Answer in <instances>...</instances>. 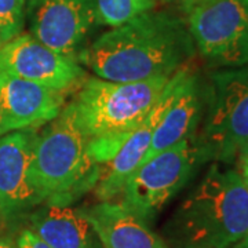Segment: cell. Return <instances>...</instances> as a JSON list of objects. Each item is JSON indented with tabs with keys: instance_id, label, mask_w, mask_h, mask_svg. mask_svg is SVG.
Here are the masks:
<instances>
[{
	"instance_id": "6da1fadb",
	"label": "cell",
	"mask_w": 248,
	"mask_h": 248,
	"mask_svg": "<svg viewBox=\"0 0 248 248\" xmlns=\"http://www.w3.org/2000/svg\"><path fill=\"white\" fill-rule=\"evenodd\" d=\"M196 54L185 16L153 9L104 32L78 61L99 79L130 83L171 78Z\"/></svg>"
},
{
	"instance_id": "484cf974",
	"label": "cell",
	"mask_w": 248,
	"mask_h": 248,
	"mask_svg": "<svg viewBox=\"0 0 248 248\" xmlns=\"http://www.w3.org/2000/svg\"><path fill=\"white\" fill-rule=\"evenodd\" d=\"M157 1H159V0H157Z\"/></svg>"
},
{
	"instance_id": "d4e9b609",
	"label": "cell",
	"mask_w": 248,
	"mask_h": 248,
	"mask_svg": "<svg viewBox=\"0 0 248 248\" xmlns=\"http://www.w3.org/2000/svg\"><path fill=\"white\" fill-rule=\"evenodd\" d=\"M0 46H1V40H0Z\"/></svg>"
},
{
	"instance_id": "7402d4cb",
	"label": "cell",
	"mask_w": 248,
	"mask_h": 248,
	"mask_svg": "<svg viewBox=\"0 0 248 248\" xmlns=\"http://www.w3.org/2000/svg\"><path fill=\"white\" fill-rule=\"evenodd\" d=\"M233 248H248V233Z\"/></svg>"
},
{
	"instance_id": "277c9868",
	"label": "cell",
	"mask_w": 248,
	"mask_h": 248,
	"mask_svg": "<svg viewBox=\"0 0 248 248\" xmlns=\"http://www.w3.org/2000/svg\"><path fill=\"white\" fill-rule=\"evenodd\" d=\"M171 78L130 83L87 78L71 101L80 127L89 140L131 131L159 102Z\"/></svg>"
},
{
	"instance_id": "9c48e42d",
	"label": "cell",
	"mask_w": 248,
	"mask_h": 248,
	"mask_svg": "<svg viewBox=\"0 0 248 248\" xmlns=\"http://www.w3.org/2000/svg\"><path fill=\"white\" fill-rule=\"evenodd\" d=\"M0 69L63 94L78 91L89 78L78 60L57 53L29 32L0 46Z\"/></svg>"
},
{
	"instance_id": "8992f818",
	"label": "cell",
	"mask_w": 248,
	"mask_h": 248,
	"mask_svg": "<svg viewBox=\"0 0 248 248\" xmlns=\"http://www.w3.org/2000/svg\"><path fill=\"white\" fill-rule=\"evenodd\" d=\"M204 163L207 160L195 138L159 152L127 179L120 195L122 204L146 223L153 221Z\"/></svg>"
},
{
	"instance_id": "ac0fdd59",
	"label": "cell",
	"mask_w": 248,
	"mask_h": 248,
	"mask_svg": "<svg viewBox=\"0 0 248 248\" xmlns=\"http://www.w3.org/2000/svg\"><path fill=\"white\" fill-rule=\"evenodd\" d=\"M17 248H53L31 229H22L16 239Z\"/></svg>"
},
{
	"instance_id": "603a6c76",
	"label": "cell",
	"mask_w": 248,
	"mask_h": 248,
	"mask_svg": "<svg viewBox=\"0 0 248 248\" xmlns=\"http://www.w3.org/2000/svg\"><path fill=\"white\" fill-rule=\"evenodd\" d=\"M6 133L4 130V122H3V115H1V110H0V137H3Z\"/></svg>"
},
{
	"instance_id": "9a60e30c",
	"label": "cell",
	"mask_w": 248,
	"mask_h": 248,
	"mask_svg": "<svg viewBox=\"0 0 248 248\" xmlns=\"http://www.w3.org/2000/svg\"><path fill=\"white\" fill-rule=\"evenodd\" d=\"M53 248H104L79 208L42 204L29 214V228Z\"/></svg>"
},
{
	"instance_id": "ffe728a7",
	"label": "cell",
	"mask_w": 248,
	"mask_h": 248,
	"mask_svg": "<svg viewBox=\"0 0 248 248\" xmlns=\"http://www.w3.org/2000/svg\"><path fill=\"white\" fill-rule=\"evenodd\" d=\"M0 248H17L16 240L9 236H0Z\"/></svg>"
},
{
	"instance_id": "3957f363",
	"label": "cell",
	"mask_w": 248,
	"mask_h": 248,
	"mask_svg": "<svg viewBox=\"0 0 248 248\" xmlns=\"http://www.w3.org/2000/svg\"><path fill=\"white\" fill-rule=\"evenodd\" d=\"M89 141L72 102L37 131L31 179L40 203L71 205L94 189L98 166Z\"/></svg>"
},
{
	"instance_id": "7a4b0ae2",
	"label": "cell",
	"mask_w": 248,
	"mask_h": 248,
	"mask_svg": "<svg viewBox=\"0 0 248 248\" xmlns=\"http://www.w3.org/2000/svg\"><path fill=\"white\" fill-rule=\"evenodd\" d=\"M248 233V189L239 170L215 163L163 226L169 248H233Z\"/></svg>"
},
{
	"instance_id": "4fadbf2b",
	"label": "cell",
	"mask_w": 248,
	"mask_h": 248,
	"mask_svg": "<svg viewBox=\"0 0 248 248\" xmlns=\"http://www.w3.org/2000/svg\"><path fill=\"white\" fill-rule=\"evenodd\" d=\"M204 107L205 81L189 65L178 81L174 97L153 133L145 160L179 142L195 138L203 119Z\"/></svg>"
},
{
	"instance_id": "8fae6325",
	"label": "cell",
	"mask_w": 248,
	"mask_h": 248,
	"mask_svg": "<svg viewBox=\"0 0 248 248\" xmlns=\"http://www.w3.org/2000/svg\"><path fill=\"white\" fill-rule=\"evenodd\" d=\"M185 68L178 71L171 78L167 89L160 97L159 102L149 112V115L145 117V120L138 127H135L134 130L124 135L110 160L104 166L98 167V179L94 186V192L99 202H109L122 195L127 179L143 163L151 148L153 133L174 97L178 81Z\"/></svg>"
},
{
	"instance_id": "d6986e66",
	"label": "cell",
	"mask_w": 248,
	"mask_h": 248,
	"mask_svg": "<svg viewBox=\"0 0 248 248\" xmlns=\"http://www.w3.org/2000/svg\"><path fill=\"white\" fill-rule=\"evenodd\" d=\"M237 163H239L240 175H241V178H243V181H244V184H246L248 189V160H240Z\"/></svg>"
},
{
	"instance_id": "30bf717a",
	"label": "cell",
	"mask_w": 248,
	"mask_h": 248,
	"mask_svg": "<svg viewBox=\"0 0 248 248\" xmlns=\"http://www.w3.org/2000/svg\"><path fill=\"white\" fill-rule=\"evenodd\" d=\"M37 128L0 137V221H14L42 205L31 179Z\"/></svg>"
},
{
	"instance_id": "cb8c5ba5",
	"label": "cell",
	"mask_w": 248,
	"mask_h": 248,
	"mask_svg": "<svg viewBox=\"0 0 248 248\" xmlns=\"http://www.w3.org/2000/svg\"><path fill=\"white\" fill-rule=\"evenodd\" d=\"M172 1H178V3L181 4V7H184V6H187V4L193 3L196 0H172Z\"/></svg>"
},
{
	"instance_id": "7c38bea8",
	"label": "cell",
	"mask_w": 248,
	"mask_h": 248,
	"mask_svg": "<svg viewBox=\"0 0 248 248\" xmlns=\"http://www.w3.org/2000/svg\"><path fill=\"white\" fill-rule=\"evenodd\" d=\"M65 97L63 93L0 69V110L6 133L46 125L65 107Z\"/></svg>"
},
{
	"instance_id": "ba28073f",
	"label": "cell",
	"mask_w": 248,
	"mask_h": 248,
	"mask_svg": "<svg viewBox=\"0 0 248 248\" xmlns=\"http://www.w3.org/2000/svg\"><path fill=\"white\" fill-rule=\"evenodd\" d=\"M25 21L39 42L78 60L98 25L97 0H27Z\"/></svg>"
},
{
	"instance_id": "52a82bcc",
	"label": "cell",
	"mask_w": 248,
	"mask_h": 248,
	"mask_svg": "<svg viewBox=\"0 0 248 248\" xmlns=\"http://www.w3.org/2000/svg\"><path fill=\"white\" fill-rule=\"evenodd\" d=\"M182 10L196 51L211 68L248 65V0H196Z\"/></svg>"
},
{
	"instance_id": "e0dca14e",
	"label": "cell",
	"mask_w": 248,
	"mask_h": 248,
	"mask_svg": "<svg viewBox=\"0 0 248 248\" xmlns=\"http://www.w3.org/2000/svg\"><path fill=\"white\" fill-rule=\"evenodd\" d=\"M27 0H0V40L1 45L22 33L25 27Z\"/></svg>"
},
{
	"instance_id": "44dd1931",
	"label": "cell",
	"mask_w": 248,
	"mask_h": 248,
	"mask_svg": "<svg viewBox=\"0 0 248 248\" xmlns=\"http://www.w3.org/2000/svg\"><path fill=\"white\" fill-rule=\"evenodd\" d=\"M240 160H248V140L244 141V143L240 146L239 152H237V159H236V161H240Z\"/></svg>"
},
{
	"instance_id": "2e32d148",
	"label": "cell",
	"mask_w": 248,
	"mask_h": 248,
	"mask_svg": "<svg viewBox=\"0 0 248 248\" xmlns=\"http://www.w3.org/2000/svg\"><path fill=\"white\" fill-rule=\"evenodd\" d=\"M157 0H97L98 25L115 28L156 9Z\"/></svg>"
},
{
	"instance_id": "5bb4252c",
	"label": "cell",
	"mask_w": 248,
	"mask_h": 248,
	"mask_svg": "<svg viewBox=\"0 0 248 248\" xmlns=\"http://www.w3.org/2000/svg\"><path fill=\"white\" fill-rule=\"evenodd\" d=\"M79 211L97 233L104 248H169L163 237L122 203L99 202Z\"/></svg>"
},
{
	"instance_id": "5b68a950",
	"label": "cell",
	"mask_w": 248,
	"mask_h": 248,
	"mask_svg": "<svg viewBox=\"0 0 248 248\" xmlns=\"http://www.w3.org/2000/svg\"><path fill=\"white\" fill-rule=\"evenodd\" d=\"M248 140V65L214 69L195 141L207 161L233 164Z\"/></svg>"
}]
</instances>
